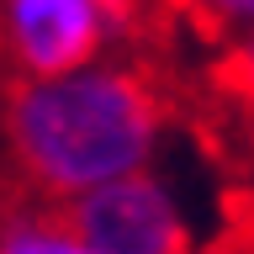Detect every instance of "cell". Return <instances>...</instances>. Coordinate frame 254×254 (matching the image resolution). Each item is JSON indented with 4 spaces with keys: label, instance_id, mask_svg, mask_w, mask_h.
Here are the masks:
<instances>
[{
    "label": "cell",
    "instance_id": "cell-1",
    "mask_svg": "<svg viewBox=\"0 0 254 254\" xmlns=\"http://www.w3.org/2000/svg\"><path fill=\"white\" fill-rule=\"evenodd\" d=\"M0 132L21 180L53 206H69L85 190L148 170L159 101L132 69L101 59L59 79H11Z\"/></svg>",
    "mask_w": 254,
    "mask_h": 254
},
{
    "label": "cell",
    "instance_id": "cell-4",
    "mask_svg": "<svg viewBox=\"0 0 254 254\" xmlns=\"http://www.w3.org/2000/svg\"><path fill=\"white\" fill-rule=\"evenodd\" d=\"M0 254H95V249L69 228L64 206L5 201L0 206Z\"/></svg>",
    "mask_w": 254,
    "mask_h": 254
},
{
    "label": "cell",
    "instance_id": "cell-2",
    "mask_svg": "<svg viewBox=\"0 0 254 254\" xmlns=\"http://www.w3.org/2000/svg\"><path fill=\"white\" fill-rule=\"evenodd\" d=\"M122 0H0V59L16 79H59L101 64Z\"/></svg>",
    "mask_w": 254,
    "mask_h": 254
},
{
    "label": "cell",
    "instance_id": "cell-3",
    "mask_svg": "<svg viewBox=\"0 0 254 254\" xmlns=\"http://www.w3.org/2000/svg\"><path fill=\"white\" fill-rule=\"evenodd\" d=\"M64 217L95 254H190L186 217L148 170L74 196Z\"/></svg>",
    "mask_w": 254,
    "mask_h": 254
},
{
    "label": "cell",
    "instance_id": "cell-6",
    "mask_svg": "<svg viewBox=\"0 0 254 254\" xmlns=\"http://www.w3.org/2000/svg\"><path fill=\"white\" fill-rule=\"evenodd\" d=\"M228 74L244 85V90L254 95V32L249 37H238V48H233V59H228Z\"/></svg>",
    "mask_w": 254,
    "mask_h": 254
},
{
    "label": "cell",
    "instance_id": "cell-5",
    "mask_svg": "<svg viewBox=\"0 0 254 254\" xmlns=\"http://www.w3.org/2000/svg\"><path fill=\"white\" fill-rule=\"evenodd\" d=\"M196 5L206 11L212 27H228V32H238V37L254 32V0H196Z\"/></svg>",
    "mask_w": 254,
    "mask_h": 254
}]
</instances>
